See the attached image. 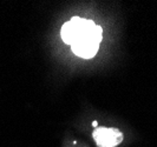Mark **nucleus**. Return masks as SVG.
Here are the masks:
<instances>
[{
    "label": "nucleus",
    "instance_id": "f257e3e1",
    "mask_svg": "<svg viewBox=\"0 0 157 147\" xmlns=\"http://www.w3.org/2000/svg\"><path fill=\"white\" fill-rule=\"evenodd\" d=\"M91 31L92 30L80 34L77 38V40L71 45L72 52L84 59H90V58L94 57L98 51V47H99V44L96 42L94 39L90 37Z\"/></svg>",
    "mask_w": 157,
    "mask_h": 147
},
{
    "label": "nucleus",
    "instance_id": "f03ea898",
    "mask_svg": "<svg viewBox=\"0 0 157 147\" xmlns=\"http://www.w3.org/2000/svg\"><path fill=\"white\" fill-rule=\"evenodd\" d=\"M92 137L98 147H116L123 141V133L113 127H98L92 133Z\"/></svg>",
    "mask_w": 157,
    "mask_h": 147
},
{
    "label": "nucleus",
    "instance_id": "7ed1b4c3",
    "mask_svg": "<svg viewBox=\"0 0 157 147\" xmlns=\"http://www.w3.org/2000/svg\"><path fill=\"white\" fill-rule=\"evenodd\" d=\"M60 35H62V39H63V41L65 44L72 45L79 37V32H78V30L71 24V21H67V23H65L63 25Z\"/></svg>",
    "mask_w": 157,
    "mask_h": 147
},
{
    "label": "nucleus",
    "instance_id": "20e7f679",
    "mask_svg": "<svg viewBox=\"0 0 157 147\" xmlns=\"http://www.w3.org/2000/svg\"><path fill=\"white\" fill-rule=\"evenodd\" d=\"M94 39L98 42V44H101V41H102L103 39V30L101 26H94Z\"/></svg>",
    "mask_w": 157,
    "mask_h": 147
},
{
    "label": "nucleus",
    "instance_id": "39448f33",
    "mask_svg": "<svg viewBox=\"0 0 157 147\" xmlns=\"http://www.w3.org/2000/svg\"><path fill=\"white\" fill-rule=\"evenodd\" d=\"M92 126L97 127V126H98V123H97V121H94V123H92Z\"/></svg>",
    "mask_w": 157,
    "mask_h": 147
}]
</instances>
